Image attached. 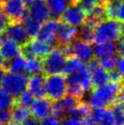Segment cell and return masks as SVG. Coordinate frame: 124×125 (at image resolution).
I'll return each instance as SVG.
<instances>
[{
  "mask_svg": "<svg viewBox=\"0 0 124 125\" xmlns=\"http://www.w3.org/2000/svg\"><path fill=\"white\" fill-rule=\"evenodd\" d=\"M123 84L110 81L103 86L93 88L88 99V104L92 108H110L121 97Z\"/></svg>",
  "mask_w": 124,
  "mask_h": 125,
  "instance_id": "cell-1",
  "label": "cell"
},
{
  "mask_svg": "<svg viewBox=\"0 0 124 125\" xmlns=\"http://www.w3.org/2000/svg\"><path fill=\"white\" fill-rule=\"evenodd\" d=\"M66 80L67 92L80 100L84 94L92 90L91 72L86 65H82L76 72L68 76Z\"/></svg>",
  "mask_w": 124,
  "mask_h": 125,
  "instance_id": "cell-2",
  "label": "cell"
},
{
  "mask_svg": "<svg viewBox=\"0 0 124 125\" xmlns=\"http://www.w3.org/2000/svg\"><path fill=\"white\" fill-rule=\"evenodd\" d=\"M122 37V24L121 21L116 19H102L94 27L93 29V41L96 44L117 41Z\"/></svg>",
  "mask_w": 124,
  "mask_h": 125,
  "instance_id": "cell-3",
  "label": "cell"
},
{
  "mask_svg": "<svg viewBox=\"0 0 124 125\" xmlns=\"http://www.w3.org/2000/svg\"><path fill=\"white\" fill-rule=\"evenodd\" d=\"M67 78L64 74L45 75V96L51 101H59L67 94Z\"/></svg>",
  "mask_w": 124,
  "mask_h": 125,
  "instance_id": "cell-4",
  "label": "cell"
},
{
  "mask_svg": "<svg viewBox=\"0 0 124 125\" xmlns=\"http://www.w3.org/2000/svg\"><path fill=\"white\" fill-rule=\"evenodd\" d=\"M66 58L67 56L61 47L59 46L52 49L50 52L42 59V73L44 75L60 73L63 69Z\"/></svg>",
  "mask_w": 124,
  "mask_h": 125,
  "instance_id": "cell-5",
  "label": "cell"
},
{
  "mask_svg": "<svg viewBox=\"0 0 124 125\" xmlns=\"http://www.w3.org/2000/svg\"><path fill=\"white\" fill-rule=\"evenodd\" d=\"M27 74L7 71L4 77L1 87L9 94H11L13 97H17L20 92L27 89Z\"/></svg>",
  "mask_w": 124,
  "mask_h": 125,
  "instance_id": "cell-6",
  "label": "cell"
},
{
  "mask_svg": "<svg viewBox=\"0 0 124 125\" xmlns=\"http://www.w3.org/2000/svg\"><path fill=\"white\" fill-rule=\"evenodd\" d=\"M66 56H75L83 62H88L93 57V49L90 43L82 40H77L71 42L68 45L62 46Z\"/></svg>",
  "mask_w": 124,
  "mask_h": 125,
  "instance_id": "cell-7",
  "label": "cell"
},
{
  "mask_svg": "<svg viewBox=\"0 0 124 125\" xmlns=\"http://www.w3.org/2000/svg\"><path fill=\"white\" fill-rule=\"evenodd\" d=\"M1 10L9 22H21L28 9L24 0H7L2 3Z\"/></svg>",
  "mask_w": 124,
  "mask_h": 125,
  "instance_id": "cell-8",
  "label": "cell"
},
{
  "mask_svg": "<svg viewBox=\"0 0 124 125\" xmlns=\"http://www.w3.org/2000/svg\"><path fill=\"white\" fill-rule=\"evenodd\" d=\"M78 31L79 29L75 26L67 24L59 19L55 35L57 44H59V47H62L71 43L77 38Z\"/></svg>",
  "mask_w": 124,
  "mask_h": 125,
  "instance_id": "cell-9",
  "label": "cell"
},
{
  "mask_svg": "<svg viewBox=\"0 0 124 125\" xmlns=\"http://www.w3.org/2000/svg\"><path fill=\"white\" fill-rule=\"evenodd\" d=\"M86 18L87 12L83 8L77 5H70L63 11L59 19L69 25L79 27L84 24Z\"/></svg>",
  "mask_w": 124,
  "mask_h": 125,
  "instance_id": "cell-10",
  "label": "cell"
},
{
  "mask_svg": "<svg viewBox=\"0 0 124 125\" xmlns=\"http://www.w3.org/2000/svg\"><path fill=\"white\" fill-rule=\"evenodd\" d=\"M58 23H59V19L57 18H48L45 20L41 25L40 29L36 38L48 43V45L52 47L55 46L57 44L55 35Z\"/></svg>",
  "mask_w": 124,
  "mask_h": 125,
  "instance_id": "cell-11",
  "label": "cell"
},
{
  "mask_svg": "<svg viewBox=\"0 0 124 125\" xmlns=\"http://www.w3.org/2000/svg\"><path fill=\"white\" fill-rule=\"evenodd\" d=\"M3 34L17 42L20 46L27 43L30 39L21 22H9Z\"/></svg>",
  "mask_w": 124,
  "mask_h": 125,
  "instance_id": "cell-12",
  "label": "cell"
},
{
  "mask_svg": "<svg viewBox=\"0 0 124 125\" xmlns=\"http://www.w3.org/2000/svg\"><path fill=\"white\" fill-rule=\"evenodd\" d=\"M51 101L47 97H40L34 99L30 104V113L39 122L48 116L50 112Z\"/></svg>",
  "mask_w": 124,
  "mask_h": 125,
  "instance_id": "cell-13",
  "label": "cell"
},
{
  "mask_svg": "<svg viewBox=\"0 0 124 125\" xmlns=\"http://www.w3.org/2000/svg\"><path fill=\"white\" fill-rule=\"evenodd\" d=\"M0 53L5 60H8L21 54V46L2 34L0 39Z\"/></svg>",
  "mask_w": 124,
  "mask_h": 125,
  "instance_id": "cell-14",
  "label": "cell"
},
{
  "mask_svg": "<svg viewBox=\"0 0 124 125\" xmlns=\"http://www.w3.org/2000/svg\"><path fill=\"white\" fill-rule=\"evenodd\" d=\"M45 75L43 73L31 74L28 77L27 88L36 98L45 96Z\"/></svg>",
  "mask_w": 124,
  "mask_h": 125,
  "instance_id": "cell-15",
  "label": "cell"
},
{
  "mask_svg": "<svg viewBox=\"0 0 124 125\" xmlns=\"http://www.w3.org/2000/svg\"><path fill=\"white\" fill-rule=\"evenodd\" d=\"M28 13L39 22H44L50 17L49 9L46 0H35L28 6Z\"/></svg>",
  "mask_w": 124,
  "mask_h": 125,
  "instance_id": "cell-16",
  "label": "cell"
},
{
  "mask_svg": "<svg viewBox=\"0 0 124 125\" xmlns=\"http://www.w3.org/2000/svg\"><path fill=\"white\" fill-rule=\"evenodd\" d=\"M21 24L23 25L25 30L27 31L28 37L30 38L37 37L38 31L40 29V27H41V22H39V21L37 20L35 18H33L28 13V10H27L26 14L23 17L22 20H21Z\"/></svg>",
  "mask_w": 124,
  "mask_h": 125,
  "instance_id": "cell-17",
  "label": "cell"
},
{
  "mask_svg": "<svg viewBox=\"0 0 124 125\" xmlns=\"http://www.w3.org/2000/svg\"><path fill=\"white\" fill-rule=\"evenodd\" d=\"M26 62H27L26 58L22 54H20V55L13 58V59H8V60H5L2 65L6 68V70L7 71L25 73Z\"/></svg>",
  "mask_w": 124,
  "mask_h": 125,
  "instance_id": "cell-18",
  "label": "cell"
},
{
  "mask_svg": "<svg viewBox=\"0 0 124 125\" xmlns=\"http://www.w3.org/2000/svg\"><path fill=\"white\" fill-rule=\"evenodd\" d=\"M94 56L97 58H102L105 56L114 55L117 54L116 52V43L113 41L105 42L102 44H97L94 48Z\"/></svg>",
  "mask_w": 124,
  "mask_h": 125,
  "instance_id": "cell-19",
  "label": "cell"
},
{
  "mask_svg": "<svg viewBox=\"0 0 124 125\" xmlns=\"http://www.w3.org/2000/svg\"><path fill=\"white\" fill-rule=\"evenodd\" d=\"M81 66H82V61L80 59H79L75 56H68L64 62L61 73L64 74L66 77L69 76L76 72Z\"/></svg>",
  "mask_w": 124,
  "mask_h": 125,
  "instance_id": "cell-20",
  "label": "cell"
},
{
  "mask_svg": "<svg viewBox=\"0 0 124 125\" xmlns=\"http://www.w3.org/2000/svg\"><path fill=\"white\" fill-rule=\"evenodd\" d=\"M91 80H92V89L93 88L103 86L109 82V76L108 71L103 69L101 66L98 67L97 69L91 71Z\"/></svg>",
  "mask_w": 124,
  "mask_h": 125,
  "instance_id": "cell-21",
  "label": "cell"
},
{
  "mask_svg": "<svg viewBox=\"0 0 124 125\" xmlns=\"http://www.w3.org/2000/svg\"><path fill=\"white\" fill-rule=\"evenodd\" d=\"M30 110L28 107L21 106V105L16 104L11 108V121L17 122V123H22L28 116H30Z\"/></svg>",
  "mask_w": 124,
  "mask_h": 125,
  "instance_id": "cell-22",
  "label": "cell"
},
{
  "mask_svg": "<svg viewBox=\"0 0 124 125\" xmlns=\"http://www.w3.org/2000/svg\"><path fill=\"white\" fill-rule=\"evenodd\" d=\"M46 3L49 9L50 16L57 19L59 18L67 6L66 0H46Z\"/></svg>",
  "mask_w": 124,
  "mask_h": 125,
  "instance_id": "cell-23",
  "label": "cell"
},
{
  "mask_svg": "<svg viewBox=\"0 0 124 125\" xmlns=\"http://www.w3.org/2000/svg\"><path fill=\"white\" fill-rule=\"evenodd\" d=\"M110 108L113 112L115 124L124 125V102L121 100V96Z\"/></svg>",
  "mask_w": 124,
  "mask_h": 125,
  "instance_id": "cell-24",
  "label": "cell"
},
{
  "mask_svg": "<svg viewBox=\"0 0 124 125\" xmlns=\"http://www.w3.org/2000/svg\"><path fill=\"white\" fill-rule=\"evenodd\" d=\"M42 65H43V61H42L41 59H38V58L34 57V58L27 59L25 73H26V74H28V75L37 74V73H41Z\"/></svg>",
  "mask_w": 124,
  "mask_h": 125,
  "instance_id": "cell-25",
  "label": "cell"
},
{
  "mask_svg": "<svg viewBox=\"0 0 124 125\" xmlns=\"http://www.w3.org/2000/svg\"><path fill=\"white\" fill-rule=\"evenodd\" d=\"M15 103V97L6 91L3 88H0V110L11 109Z\"/></svg>",
  "mask_w": 124,
  "mask_h": 125,
  "instance_id": "cell-26",
  "label": "cell"
},
{
  "mask_svg": "<svg viewBox=\"0 0 124 125\" xmlns=\"http://www.w3.org/2000/svg\"><path fill=\"white\" fill-rule=\"evenodd\" d=\"M59 101H60L62 107L64 108L66 113H67L68 111L75 109L79 105V102L81 101V100L75 97V96H72V95L69 94V95H65L62 99H60Z\"/></svg>",
  "mask_w": 124,
  "mask_h": 125,
  "instance_id": "cell-27",
  "label": "cell"
},
{
  "mask_svg": "<svg viewBox=\"0 0 124 125\" xmlns=\"http://www.w3.org/2000/svg\"><path fill=\"white\" fill-rule=\"evenodd\" d=\"M34 100V96L32 95L29 90H23L22 92L17 95V97H15V101L16 104L25 106V107H29L32 101Z\"/></svg>",
  "mask_w": 124,
  "mask_h": 125,
  "instance_id": "cell-28",
  "label": "cell"
},
{
  "mask_svg": "<svg viewBox=\"0 0 124 125\" xmlns=\"http://www.w3.org/2000/svg\"><path fill=\"white\" fill-rule=\"evenodd\" d=\"M93 29L91 27H89L87 25H82V28L80 30L78 31L77 38H79V40H82L87 43H92L93 42Z\"/></svg>",
  "mask_w": 124,
  "mask_h": 125,
  "instance_id": "cell-29",
  "label": "cell"
},
{
  "mask_svg": "<svg viewBox=\"0 0 124 125\" xmlns=\"http://www.w3.org/2000/svg\"><path fill=\"white\" fill-rule=\"evenodd\" d=\"M97 123L98 125H115L113 112L111 108H104L103 112Z\"/></svg>",
  "mask_w": 124,
  "mask_h": 125,
  "instance_id": "cell-30",
  "label": "cell"
},
{
  "mask_svg": "<svg viewBox=\"0 0 124 125\" xmlns=\"http://www.w3.org/2000/svg\"><path fill=\"white\" fill-rule=\"evenodd\" d=\"M117 58H118L117 54L102 57V58L99 59H100V66L102 67L103 69H105L106 70H112V69L115 68L116 64H117Z\"/></svg>",
  "mask_w": 124,
  "mask_h": 125,
  "instance_id": "cell-31",
  "label": "cell"
},
{
  "mask_svg": "<svg viewBox=\"0 0 124 125\" xmlns=\"http://www.w3.org/2000/svg\"><path fill=\"white\" fill-rule=\"evenodd\" d=\"M51 115L57 117L58 119L63 118L66 114V111L64 108L62 107L60 101H51V105H50V112Z\"/></svg>",
  "mask_w": 124,
  "mask_h": 125,
  "instance_id": "cell-32",
  "label": "cell"
},
{
  "mask_svg": "<svg viewBox=\"0 0 124 125\" xmlns=\"http://www.w3.org/2000/svg\"><path fill=\"white\" fill-rule=\"evenodd\" d=\"M101 1L100 0H75L72 5H77L83 8L87 13L90 10H91L93 7L100 4Z\"/></svg>",
  "mask_w": 124,
  "mask_h": 125,
  "instance_id": "cell-33",
  "label": "cell"
},
{
  "mask_svg": "<svg viewBox=\"0 0 124 125\" xmlns=\"http://www.w3.org/2000/svg\"><path fill=\"white\" fill-rule=\"evenodd\" d=\"M108 76H109V81L113 82H119V83H124V79L121 76V74L118 70L112 69V70H107Z\"/></svg>",
  "mask_w": 124,
  "mask_h": 125,
  "instance_id": "cell-34",
  "label": "cell"
},
{
  "mask_svg": "<svg viewBox=\"0 0 124 125\" xmlns=\"http://www.w3.org/2000/svg\"><path fill=\"white\" fill-rule=\"evenodd\" d=\"M115 19L124 22V0H118Z\"/></svg>",
  "mask_w": 124,
  "mask_h": 125,
  "instance_id": "cell-35",
  "label": "cell"
},
{
  "mask_svg": "<svg viewBox=\"0 0 124 125\" xmlns=\"http://www.w3.org/2000/svg\"><path fill=\"white\" fill-rule=\"evenodd\" d=\"M39 125H61L59 119H58L55 116H47L46 118L40 121Z\"/></svg>",
  "mask_w": 124,
  "mask_h": 125,
  "instance_id": "cell-36",
  "label": "cell"
},
{
  "mask_svg": "<svg viewBox=\"0 0 124 125\" xmlns=\"http://www.w3.org/2000/svg\"><path fill=\"white\" fill-rule=\"evenodd\" d=\"M11 121V109L0 110V123H7Z\"/></svg>",
  "mask_w": 124,
  "mask_h": 125,
  "instance_id": "cell-37",
  "label": "cell"
},
{
  "mask_svg": "<svg viewBox=\"0 0 124 125\" xmlns=\"http://www.w3.org/2000/svg\"><path fill=\"white\" fill-rule=\"evenodd\" d=\"M8 24H9V20L7 19L6 15L4 14V12L0 8V35L5 32Z\"/></svg>",
  "mask_w": 124,
  "mask_h": 125,
  "instance_id": "cell-38",
  "label": "cell"
},
{
  "mask_svg": "<svg viewBox=\"0 0 124 125\" xmlns=\"http://www.w3.org/2000/svg\"><path fill=\"white\" fill-rule=\"evenodd\" d=\"M116 52L119 57L124 56V37L120 38L116 42Z\"/></svg>",
  "mask_w": 124,
  "mask_h": 125,
  "instance_id": "cell-39",
  "label": "cell"
},
{
  "mask_svg": "<svg viewBox=\"0 0 124 125\" xmlns=\"http://www.w3.org/2000/svg\"><path fill=\"white\" fill-rule=\"evenodd\" d=\"M61 125H81V120L68 117L62 121Z\"/></svg>",
  "mask_w": 124,
  "mask_h": 125,
  "instance_id": "cell-40",
  "label": "cell"
},
{
  "mask_svg": "<svg viewBox=\"0 0 124 125\" xmlns=\"http://www.w3.org/2000/svg\"><path fill=\"white\" fill-rule=\"evenodd\" d=\"M21 125H39V121L34 118L33 116H28V118L21 123Z\"/></svg>",
  "mask_w": 124,
  "mask_h": 125,
  "instance_id": "cell-41",
  "label": "cell"
},
{
  "mask_svg": "<svg viewBox=\"0 0 124 125\" xmlns=\"http://www.w3.org/2000/svg\"><path fill=\"white\" fill-rule=\"evenodd\" d=\"M116 66L118 68V70L120 71V73L121 74V76L123 77L124 79V56L120 57V59H117V64Z\"/></svg>",
  "mask_w": 124,
  "mask_h": 125,
  "instance_id": "cell-42",
  "label": "cell"
},
{
  "mask_svg": "<svg viewBox=\"0 0 124 125\" xmlns=\"http://www.w3.org/2000/svg\"><path fill=\"white\" fill-rule=\"evenodd\" d=\"M81 125H98V123L95 121H93L90 116H87V117L82 118Z\"/></svg>",
  "mask_w": 124,
  "mask_h": 125,
  "instance_id": "cell-43",
  "label": "cell"
},
{
  "mask_svg": "<svg viewBox=\"0 0 124 125\" xmlns=\"http://www.w3.org/2000/svg\"><path fill=\"white\" fill-rule=\"evenodd\" d=\"M7 72V70H6V68H5L3 65H0V87H1V85H2L4 77H5V75H6Z\"/></svg>",
  "mask_w": 124,
  "mask_h": 125,
  "instance_id": "cell-44",
  "label": "cell"
},
{
  "mask_svg": "<svg viewBox=\"0 0 124 125\" xmlns=\"http://www.w3.org/2000/svg\"><path fill=\"white\" fill-rule=\"evenodd\" d=\"M4 125H21L20 123H17V122H7V123H4Z\"/></svg>",
  "mask_w": 124,
  "mask_h": 125,
  "instance_id": "cell-45",
  "label": "cell"
},
{
  "mask_svg": "<svg viewBox=\"0 0 124 125\" xmlns=\"http://www.w3.org/2000/svg\"><path fill=\"white\" fill-rule=\"evenodd\" d=\"M121 100H122V101L124 102V84L122 85V89H121Z\"/></svg>",
  "mask_w": 124,
  "mask_h": 125,
  "instance_id": "cell-46",
  "label": "cell"
},
{
  "mask_svg": "<svg viewBox=\"0 0 124 125\" xmlns=\"http://www.w3.org/2000/svg\"><path fill=\"white\" fill-rule=\"evenodd\" d=\"M24 1H25V3H26L27 6H29L33 1H35V0H24Z\"/></svg>",
  "mask_w": 124,
  "mask_h": 125,
  "instance_id": "cell-47",
  "label": "cell"
},
{
  "mask_svg": "<svg viewBox=\"0 0 124 125\" xmlns=\"http://www.w3.org/2000/svg\"><path fill=\"white\" fill-rule=\"evenodd\" d=\"M4 61H5V59H4L3 56L1 55V53H0V65H2L4 63Z\"/></svg>",
  "mask_w": 124,
  "mask_h": 125,
  "instance_id": "cell-48",
  "label": "cell"
},
{
  "mask_svg": "<svg viewBox=\"0 0 124 125\" xmlns=\"http://www.w3.org/2000/svg\"><path fill=\"white\" fill-rule=\"evenodd\" d=\"M0 1H1V3H4V2H5V1H7V0H0Z\"/></svg>",
  "mask_w": 124,
  "mask_h": 125,
  "instance_id": "cell-49",
  "label": "cell"
},
{
  "mask_svg": "<svg viewBox=\"0 0 124 125\" xmlns=\"http://www.w3.org/2000/svg\"><path fill=\"white\" fill-rule=\"evenodd\" d=\"M1 6H2V3H1V1H0V8H1Z\"/></svg>",
  "mask_w": 124,
  "mask_h": 125,
  "instance_id": "cell-50",
  "label": "cell"
},
{
  "mask_svg": "<svg viewBox=\"0 0 124 125\" xmlns=\"http://www.w3.org/2000/svg\"><path fill=\"white\" fill-rule=\"evenodd\" d=\"M100 1H101V2H104V1H106V0H100Z\"/></svg>",
  "mask_w": 124,
  "mask_h": 125,
  "instance_id": "cell-51",
  "label": "cell"
},
{
  "mask_svg": "<svg viewBox=\"0 0 124 125\" xmlns=\"http://www.w3.org/2000/svg\"><path fill=\"white\" fill-rule=\"evenodd\" d=\"M1 37H2V34H1V35H0V39H1Z\"/></svg>",
  "mask_w": 124,
  "mask_h": 125,
  "instance_id": "cell-52",
  "label": "cell"
},
{
  "mask_svg": "<svg viewBox=\"0 0 124 125\" xmlns=\"http://www.w3.org/2000/svg\"><path fill=\"white\" fill-rule=\"evenodd\" d=\"M0 125H1V123H0Z\"/></svg>",
  "mask_w": 124,
  "mask_h": 125,
  "instance_id": "cell-53",
  "label": "cell"
}]
</instances>
